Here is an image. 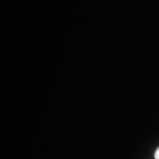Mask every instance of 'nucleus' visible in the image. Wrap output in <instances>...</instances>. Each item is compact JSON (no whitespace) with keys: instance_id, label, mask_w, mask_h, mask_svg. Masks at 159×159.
I'll return each mask as SVG.
<instances>
[{"instance_id":"f257e3e1","label":"nucleus","mask_w":159,"mask_h":159,"mask_svg":"<svg viewBox=\"0 0 159 159\" xmlns=\"http://www.w3.org/2000/svg\"><path fill=\"white\" fill-rule=\"evenodd\" d=\"M155 158L159 159V148L157 149L156 152H155Z\"/></svg>"}]
</instances>
